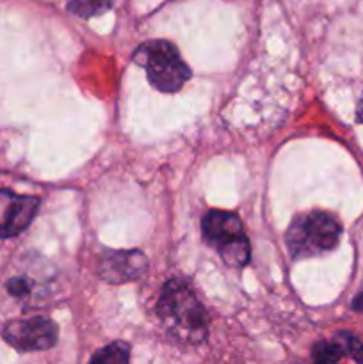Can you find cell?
Wrapping results in <instances>:
<instances>
[{
    "label": "cell",
    "instance_id": "5b68a950",
    "mask_svg": "<svg viewBox=\"0 0 363 364\" xmlns=\"http://www.w3.org/2000/svg\"><path fill=\"white\" fill-rule=\"evenodd\" d=\"M57 336L59 329L56 322L46 316L11 320L2 329L4 340L20 352L48 350L57 343Z\"/></svg>",
    "mask_w": 363,
    "mask_h": 364
},
{
    "label": "cell",
    "instance_id": "7c38bea8",
    "mask_svg": "<svg viewBox=\"0 0 363 364\" xmlns=\"http://www.w3.org/2000/svg\"><path fill=\"white\" fill-rule=\"evenodd\" d=\"M6 288L13 297H25V295H28V291H31V284H28V281L23 279V277H13V279L7 281Z\"/></svg>",
    "mask_w": 363,
    "mask_h": 364
},
{
    "label": "cell",
    "instance_id": "277c9868",
    "mask_svg": "<svg viewBox=\"0 0 363 364\" xmlns=\"http://www.w3.org/2000/svg\"><path fill=\"white\" fill-rule=\"evenodd\" d=\"M201 231L206 244L219 252L228 267L242 269L248 265L251 249L241 219L235 213L212 210L203 217Z\"/></svg>",
    "mask_w": 363,
    "mask_h": 364
},
{
    "label": "cell",
    "instance_id": "30bf717a",
    "mask_svg": "<svg viewBox=\"0 0 363 364\" xmlns=\"http://www.w3.org/2000/svg\"><path fill=\"white\" fill-rule=\"evenodd\" d=\"M112 6V0H70L68 9L70 13L77 14L80 18H91L96 14H102Z\"/></svg>",
    "mask_w": 363,
    "mask_h": 364
},
{
    "label": "cell",
    "instance_id": "7a4b0ae2",
    "mask_svg": "<svg viewBox=\"0 0 363 364\" xmlns=\"http://www.w3.org/2000/svg\"><path fill=\"white\" fill-rule=\"evenodd\" d=\"M134 60L144 68L149 84L162 92H174L191 78V70L169 41H146L135 50Z\"/></svg>",
    "mask_w": 363,
    "mask_h": 364
},
{
    "label": "cell",
    "instance_id": "9c48e42d",
    "mask_svg": "<svg viewBox=\"0 0 363 364\" xmlns=\"http://www.w3.org/2000/svg\"><path fill=\"white\" fill-rule=\"evenodd\" d=\"M345 352L344 343L337 338V341H319L312 348L313 364H335L340 361Z\"/></svg>",
    "mask_w": 363,
    "mask_h": 364
},
{
    "label": "cell",
    "instance_id": "8fae6325",
    "mask_svg": "<svg viewBox=\"0 0 363 364\" xmlns=\"http://www.w3.org/2000/svg\"><path fill=\"white\" fill-rule=\"evenodd\" d=\"M337 338L342 341V343H344L345 352H347V354L354 359L356 364H363V343L362 341L349 333H340Z\"/></svg>",
    "mask_w": 363,
    "mask_h": 364
},
{
    "label": "cell",
    "instance_id": "6da1fadb",
    "mask_svg": "<svg viewBox=\"0 0 363 364\" xmlns=\"http://www.w3.org/2000/svg\"><path fill=\"white\" fill-rule=\"evenodd\" d=\"M157 313L167 333L182 343H201L209 334L205 308L185 281L171 279L164 284Z\"/></svg>",
    "mask_w": 363,
    "mask_h": 364
},
{
    "label": "cell",
    "instance_id": "5bb4252c",
    "mask_svg": "<svg viewBox=\"0 0 363 364\" xmlns=\"http://www.w3.org/2000/svg\"><path fill=\"white\" fill-rule=\"evenodd\" d=\"M356 117H358V121H362L363 123V95H362V98H359L358 109H356Z\"/></svg>",
    "mask_w": 363,
    "mask_h": 364
},
{
    "label": "cell",
    "instance_id": "4fadbf2b",
    "mask_svg": "<svg viewBox=\"0 0 363 364\" xmlns=\"http://www.w3.org/2000/svg\"><path fill=\"white\" fill-rule=\"evenodd\" d=\"M352 309H356V311H363V291L354 299V302H352Z\"/></svg>",
    "mask_w": 363,
    "mask_h": 364
},
{
    "label": "cell",
    "instance_id": "8992f818",
    "mask_svg": "<svg viewBox=\"0 0 363 364\" xmlns=\"http://www.w3.org/2000/svg\"><path fill=\"white\" fill-rule=\"evenodd\" d=\"M39 199L34 196H18L0 188V238H13L23 233L34 220Z\"/></svg>",
    "mask_w": 363,
    "mask_h": 364
},
{
    "label": "cell",
    "instance_id": "3957f363",
    "mask_svg": "<svg viewBox=\"0 0 363 364\" xmlns=\"http://www.w3.org/2000/svg\"><path fill=\"white\" fill-rule=\"evenodd\" d=\"M342 228L326 212H310L292 220L287 230V245L294 258H308L330 252L340 240Z\"/></svg>",
    "mask_w": 363,
    "mask_h": 364
},
{
    "label": "cell",
    "instance_id": "52a82bcc",
    "mask_svg": "<svg viewBox=\"0 0 363 364\" xmlns=\"http://www.w3.org/2000/svg\"><path fill=\"white\" fill-rule=\"evenodd\" d=\"M148 259L141 251H107L98 259V274L109 283L121 284L144 274Z\"/></svg>",
    "mask_w": 363,
    "mask_h": 364
},
{
    "label": "cell",
    "instance_id": "ba28073f",
    "mask_svg": "<svg viewBox=\"0 0 363 364\" xmlns=\"http://www.w3.org/2000/svg\"><path fill=\"white\" fill-rule=\"evenodd\" d=\"M89 364H130V348L123 341H114L100 348Z\"/></svg>",
    "mask_w": 363,
    "mask_h": 364
}]
</instances>
